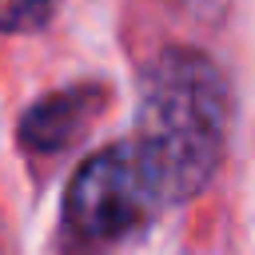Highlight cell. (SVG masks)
<instances>
[{
  "label": "cell",
  "mask_w": 255,
  "mask_h": 255,
  "mask_svg": "<svg viewBox=\"0 0 255 255\" xmlns=\"http://www.w3.org/2000/svg\"><path fill=\"white\" fill-rule=\"evenodd\" d=\"M159 207L167 203L159 195L147 159L139 155L135 139H124L96 151L72 175L64 199V223L80 247H112L131 231H139Z\"/></svg>",
  "instance_id": "2"
},
{
  "label": "cell",
  "mask_w": 255,
  "mask_h": 255,
  "mask_svg": "<svg viewBox=\"0 0 255 255\" xmlns=\"http://www.w3.org/2000/svg\"><path fill=\"white\" fill-rule=\"evenodd\" d=\"M52 12V0H0V32H36Z\"/></svg>",
  "instance_id": "4"
},
{
  "label": "cell",
  "mask_w": 255,
  "mask_h": 255,
  "mask_svg": "<svg viewBox=\"0 0 255 255\" xmlns=\"http://www.w3.org/2000/svg\"><path fill=\"white\" fill-rule=\"evenodd\" d=\"M231 124L223 72L195 48H163L139 80L135 147L147 159L163 203L195 199L219 171Z\"/></svg>",
  "instance_id": "1"
},
{
  "label": "cell",
  "mask_w": 255,
  "mask_h": 255,
  "mask_svg": "<svg viewBox=\"0 0 255 255\" xmlns=\"http://www.w3.org/2000/svg\"><path fill=\"white\" fill-rule=\"evenodd\" d=\"M100 108H104V92L100 88L52 92V96H44L40 104H32L20 116V143L40 151V155L64 151L88 131V124L96 120Z\"/></svg>",
  "instance_id": "3"
}]
</instances>
